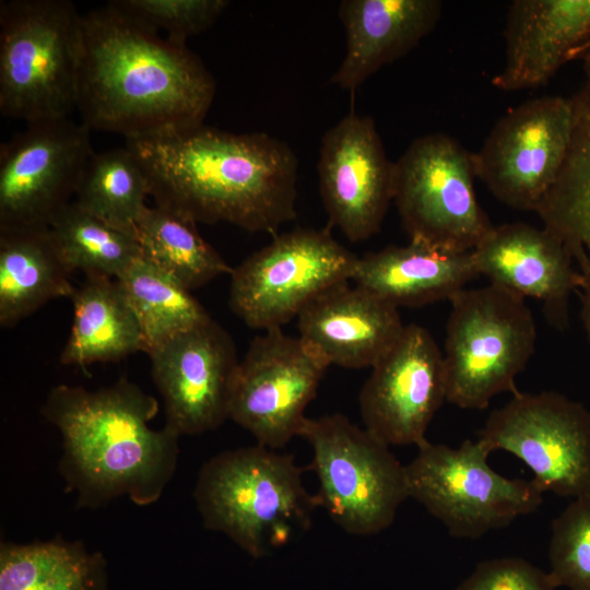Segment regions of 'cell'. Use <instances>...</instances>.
I'll return each mask as SVG.
<instances>
[{"instance_id":"1","label":"cell","mask_w":590,"mask_h":590,"mask_svg":"<svg viewBox=\"0 0 590 590\" xmlns=\"http://www.w3.org/2000/svg\"><path fill=\"white\" fill-rule=\"evenodd\" d=\"M214 95L211 73L186 45L111 2L82 14L76 110L91 131L130 140L191 129Z\"/></svg>"},{"instance_id":"2","label":"cell","mask_w":590,"mask_h":590,"mask_svg":"<svg viewBox=\"0 0 590 590\" xmlns=\"http://www.w3.org/2000/svg\"><path fill=\"white\" fill-rule=\"evenodd\" d=\"M155 204L197 223L226 222L276 235L296 217L297 158L269 134L232 133L203 123L127 140Z\"/></svg>"},{"instance_id":"3","label":"cell","mask_w":590,"mask_h":590,"mask_svg":"<svg viewBox=\"0 0 590 590\" xmlns=\"http://www.w3.org/2000/svg\"><path fill=\"white\" fill-rule=\"evenodd\" d=\"M158 402L125 378L87 390L54 387L43 416L62 437L60 472L76 506L99 508L127 496L138 506L155 503L176 470L179 434L167 424L149 425Z\"/></svg>"},{"instance_id":"4","label":"cell","mask_w":590,"mask_h":590,"mask_svg":"<svg viewBox=\"0 0 590 590\" xmlns=\"http://www.w3.org/2000/svg\"><path fill=\"white\" fill-rule=\"evenodd\" d=\"M292 455L262 445L224 451L205 462L193 497L206 529L261 557L309 529L315 495Z\"/></svg>"},{"instance_id":"5","label":"cell","mask_w":590,"mask_h":590,"mask_svg":"<svg viewBox=\"0 0 590 590\" xmlns=\"http://www.w3.org/2000/svg\"><path fill=\"white\" fill-rule=\"evenodd\" d=\"M81 16L68 0L0 1V113L27 123L76 109Z\"/></svg>"},{"instance_id":"6","label":"cell","mask_w":590,"mask_h":590,"mask_svg":"<svg viewBox=\"0 0 590 590\" xmlns=\"http://www.w3.org/2000/svg\"><path fill=\"white\" fill-rule=\"evenodd\" d=\"M444 366L446 401L484 410L503 392H519L517 376L531 358L536 327L524 297L488 284L450 299Z\"/></svg>"},{"instance_id":"7","label":"cell","mask_w":590,"mask_h":590,"mask_svg":"<svg viewBox=\"0 0 590 590\" xmlns=\"http://www.w3.org/2000/svg\"><path fill=\"white\" fill-rule=\"evenodd\" d=\"M299 436L312 449L318 507L345 532L386 530L409 498L405 465L365 427L342 414L306 417Z\"/></svg>"},{"instance_id":"8","label":"cell","mask_w":590,"mask_h":590,"mask_svg":"<svg viewBox=\"0 0 590 590\" xmlns=\"http://www.w3.org/2000/svg\"><path fill=\"white\" fill-rule=\"evenodd\" d=\"M405 465L409 497L422 504L452 536L475 540L534 512L543 492L532 480L508 479L487 462L480 439L459 447L426 440Z\"/></svg>"},{"instance_id":"9","label":"cell","mask_w":590,"mask_h":590,"mask_svg":"<svg viewBox=\"0 0 590 590\" xmlns=\"http://www.w3.org/2000/svg\"><path fill=\"white\" fill-rule=\"evenodd\" d=\"M394 163L393 201L411 240L461 253L492 231L475 194L472 153L456 139L418 137Z\"/></svg>"},{"instance_id":"10","label":"cell","mask_w":590,"mask_h":590,"mask_svg":"<svg viewBox=\"0 0 590 590\" xmlns=\"http://www.w3.org/2000/svg\"><path fill=\"white\" fill-rule=\"evenodd\" d=\"M356 259L327 228L276 234L233 268L231 308L250 328H282L321 293L351 281Z\"/></svg>"},{"instance_id":"11","label":"cell","mask_w":590,"mask_h":590,"mask_svg":"<svg viewBox=\"0 0 590 590\" xmlns=\"http://www.w3.org/2000/svg\"><path fill=\"white\" fill-rule=\"evenodd\" d=\"M487 449L519 458L544 492L590 494V410L554 392H517L494 410L480 430Z\"/></svg>"},{"instance_id":"12","label":"cell","mask_w":590,"mask_h":590,"mask_svg":"<svg viewBox=\"0 0 590 590\" xmlns=\"http://www.w3.org/2000/svg\"><path fill=\"white\" fill-rule=\"evenodd\" d=\"M69 117L27 123L0 146V231L47 228L75 196L94 153Z\"/></svg>"},{"instance_id":"13","label":"cell","mask_w":590,"mask_h":590,"mask_svg":"<svg viewBox=\"0 0 590 590\" xmlns=\"http://www.w3.org/2000/svg\"><path fill=\"white\" fill-rule=\"evenodd\" d=\"M329 367L299 337L282 328L256 335L239 362L229 403V418L257 444L284 447L299 432L305 410Z\"/></svg>"},{"instance_id":"14","label":"cell","mask_w":590,"mask_h":590,"mask_svg":"<svg viewBox=\"0 0 590 590\" xmlns=\"http://www.w3.org/2000/svg\"><path fill=\"white\" fill-rule=\"evenodd\" d=\"M571 128L569 98L546 95L522 103L472 153L475 177L504 204L536 212L558 177Z\"/></svg>"},{"instance_id":"15","label":"cell","mask_w":590,"mask_h":590,"mask_svg":"<svg viewBox=\"0 0 590 590\" xmlns=\"http://www.w3.org/2000/svg\"><path fill=\"white\" fill-rule=\"evenodd\" d=\"M444 401L442 352L426 328L405 324L361 390L364 427L387 446L418 447Z\"/></svg>"},{"instance_id":"16","label":"cell","mask_w":590,"mask_h":590,"mask_svg":"<svg viewBox=\"0 0 590 590\" xmlns=\"http://www.w3.org/2000/svg\"><path fill=\"white\" fill-rule=\"evenodd\" d=\"M394 173L374 119L354 111L344 116L323 134L318 161L330 225L352 243L375 235L393 200Z\"/></svg>"},{"instance_id":"17","label":"cell","mask_w":590,"mask_h":590,"mask_svg":"<svg viewBox=\"0 0 590 590\" xmlns=\"http://www.w3.org/2000/svg\"><path fill=\"white\" fill-rule=\"evenodd\" d=\"M149 356L166 424L180 436L214 429L229 418L239 361L232 337L215 320L174 337Z\"/></svg>"},{"instance_id":"18","label":"cell","mask_w":590,"mask_h":590,"mask_svg":"<svg viewBox=\"0 0 590 590\" xmlns=\"http://www.w3.org/2000/svg\"><path fill=\"white\" fill-rule=\"evenodd\" d=\"M471 252L477 274L489 284L540 300L548 321L566 327L581 273L558 236L544 226L506 223L494 226Z\"/></svg>"},{"instance_id":"19","label":"cell","mask_w":590,"mask_h":590,"mask_svg":"<svg viewBox=\"0 0 590 590\" xmlns=\"http://www.w3.org/2000/svg\"><path fill=\"white\" fill-rule=\"evenodd\" d=\"M505 43V63L492 84L505 92L542 86L590 52V0H515Z\"/></svg>"},{"instance_id":"20","label":"cell","mask_w":590,"mask_h":590,"mask_svg":"<svg viewBox=\"0 0 590 590\" xmlns=\"http://www.w3.org/2000/svg\"><path fill=\"white\" fill-rule=\"evenodd\" d=\"M398 309L346 281L324 291L300 311L299 338L329 366L373 367L404 329Z\"/></svg>"},{"instance_id":"21","label":"cell","mask_w":590,"mask_h":590,"mask_svg":"<svg viewBox=\"0 0 590 590\" xmlns=\"http://www.w3.org/2000/svg\"><path fill=\"white\" fill-rule=\"evenodd\" d=\"M439 0H343L346 49L331 83L353 92L382 66L410 52L436 26Z\"/></svg>"},{"instance_id":"22","label":"cell","mask_w":590,"mask_h":590,"mask_svg":"<svg viewBox=\"0 0 590 590\" xmlns=\"http://www.w3.org/2000/svg\"><path fill=\"white\" fill-rule=\"evenodd\" d=\"M476 276L471 251H444L411 240L357 257L351 281L399 308L449 300Z\"/></svg>"},{"instance_id":"23","label":"cell","mask_w":590,"mask_h":590,"mask_svg":"<svg viewBox=\"0 0 590 590\" xmlns=\"http://www.w3.org/2000/svg\"><path fill=\"white\" fill-rule=\"evenodd\" d=\"M70 298L73 321L60 354L62 365L85 369L143 352L139 322L117 279L85 276Z\"/></svg>"},{"instance_id":"24","label":"cell","mask_w":590,"mask_h":590,"mask_svg":"<svg viewBox=\"0 0 590 590\" xmlns=\"http://www.w3.org/2000/svg\"><path fill=\"white\" fill-rule=\"evenodd\" d=\"M49 228L0 231V324L15 326L75 287Z\"/></svg>"},{"instance_id":"25","label":"cell","mask_w":590,"mask_h":590,"mask_svg":"<svg viewBox=\"0 0 590 590\" xmlns=\"http://www.w3.org/2000/svg\"><path fill=\"white\" fill-rule=\"evenodd\" d=\"M582 70V82L569 98L573 128L566 157L536 213L573 255L590 257V52L583 56Z\"/></svg>"},{"instance_id":"26","label":"cell","mask_w":590,"mask_h":590,"mask_svg":"<svg viewBox=\"0 0 590 590\" xmlns=\"http://www.w3.org/2000/svg\"><path fill=\"white\" fill-rule=\"evenodd\" d=\"M0 590H108L106 560L80 541L2 542Z\"/></svg>"},{"instance_id":"27","label":"cell","mask_w":590,"mask_h":590,"mask_svg":"<svg viewBox=\"0 0 590 590\" xmlns=\"http://www.w3.org/2000/svg\"><path fill=\"white\" fill-rule=\"evenodd\" d=\"M117 280L139 322L143 352L149 355L211 318L190 290L143 256Z\"/></svg>"},{"instance_id":"28","label":"cell","mask_w":590,"mask_h":590,"mask_svg":"<svg viewBox=\"0 0 590 590\" xmlns=\"http://www.w3.org/2000/svg\"><path fill=\"white\" fill-rule=\"evenodd\" d=\"M134 236L144 258L190 291L233 271L200 235L197 222L181 212L156 204L148 206L135 225Z\"/></svg>"},{"instance_id":"29","label":"cell","mask_w":590,"mask_h":590,"mask_svg":"<svg viewBox=\"0 0 590 590\" xmlns=\"http://www.w3.org/2000/svg\"><path fill=\"white\" fill-rule=\"evenodd\" d=\"M150 186L145 172L129 148L94 152L73 202L107 224L134 236L148 209Z\"/></svg>"},{"instance_id":"30","label":"cell","mask_w":590,"mask_h":590,"mask_svg":"<svg viewBox=\"0 0 590 590\" xmlns=\"http://www.w3.org/2000/svg\"><path fill=\"white\" fill-rule=\"evenodd\" d=\"M48 228L71 273L80 270L85 276L118 279L142 257L135 236L113 227L73 201L54 217Z\"/></svg>"},{"instance_id":"31","label":"cell","mask_w":590,"mask_h":590,"mask_svg":"<svg viewBox=\"0 0 590 590\" xmlns=\"http://www.w3.org/2000/svg\"><path fill=\"white\" fill-rule=\"evenodd\" d=\"M548 562L556 587L590 590V494L575 498L553 520Z\"/></svg>"},{"instance_id":"32","label":"cell","mask_w":590,"mask_h":590,"mask_svg":"<svg viewBox=\"0 0 590 590\" xmlns=\"http://www.w3.org/2000/svg\"><path fill=\"white\" fill-rule=\"evenodd\" d=\"M116 8L141 25L163 30L170 42L186 39L209 28L228 5L226 0H114Z\"/></svg>"},{"instance_id":"33","label":"cell","mask_w":590,"mask_h":590,"mask_svg":"<svg viewBox=\"0 0 590 590\" xmlns=\"http://www.w3.org/2000/svg\"><path fill=\"white\" fill-rule=\"evenodd\" d=\"M548 573L518 557L480 563L456 590H555Z\"/></svg>"},{"instance_id":"34","label":"cell","mask_w":590,"mask_h":590,"mask_svg":"<svg viewBox=\"0 0 590 590\" xmlns=\"http://www.w3.org/2000/svg\"><path fill=\"white\" fill-rule=\"evenodd\" d=\"M573 257L581 273V284L578 290L581 300V320L590 341V257L583 251H577Z\"/></svg>"}]
</instances>
